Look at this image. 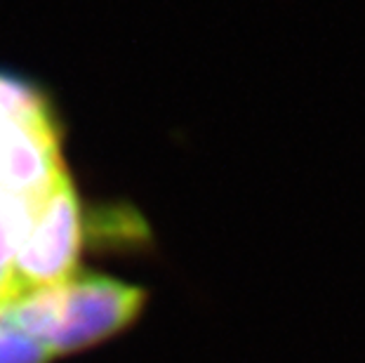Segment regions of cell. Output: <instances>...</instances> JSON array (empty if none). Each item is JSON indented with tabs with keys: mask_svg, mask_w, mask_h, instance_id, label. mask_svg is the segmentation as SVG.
Here are the masks:
<instances>
[{
	"mask_svg": "<svg viewBox=\"0 0 365 363\" xmlns=\"http://www.w3.org/2000/svg\"><path fill=\"white\" fill-rule=\"evenodd\" d=\"M144 300L142 288L111 276L76 272L57 285L24 292L3 312L54 359L120 333L137 321Z\"/></svg>",
	"mask_w": 365,
	"mask_h": 363,
	"instance_id": "cell-1",
	"label": "cell"
},
{
	"mask_svg": "<svg viewBox=\"0 0 365 363\" xmlns=\"http://www.w3.org/2000/svg\"><path fill=\"white\" fill-rule=\"evenodd\" d=\"M83 234L85 227L78 194L73 184H68L38 220L17 257L14 276L21 295L57 285L78 272Z\"/></svg>",
	"mask_w": 365,
	"mask_h": 363,
	"instance_id": "cell-2",
	"label": "cell"
},
{
	"mask_svg": "<svg viewBox=\"0 0 365 363\" xmlns=\"http://www.w3.org/2000/svg\"><path fill=\"white\" fill-rule=\"evenodd\" d=\"M52 354L0 309V363H48Z\"/></svg>",
	"mask_w": 365,
	"mask_h": 363,
	"instance_id": "cell-3",
	"label": "cell"
}]
</instances>
